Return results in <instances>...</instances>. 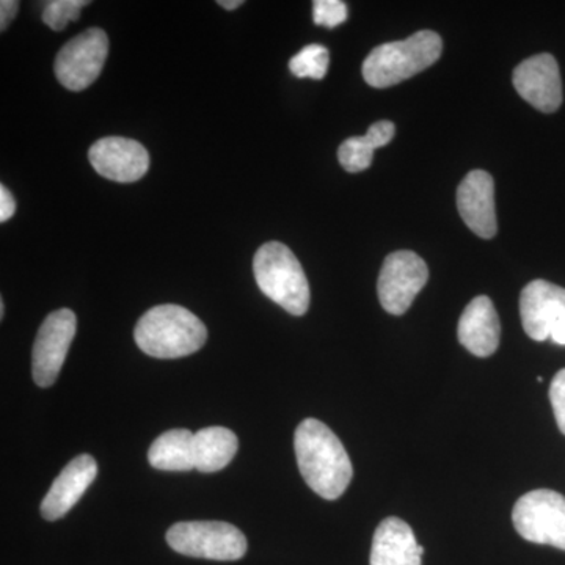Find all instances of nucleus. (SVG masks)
I'll return each mask as SVG.
<instances>
[{"instance_id":"11","label":"nucleus","mask_w":565,"mask_h":565,"mask_svg":"<svg viewBox=\"0 0 565 565\" xmlns=\"http://www.w3.org/2000/svg\"><path fill=\"white\" fill-rule=\"evenodd\" d=\"M93 169L115 182H136L150 169V154L139 141L104 137L88 151Z\"/></svg>"},{"instance_id":"26","label":"nucleus","mask_w":565,"mask_h":565,"mask_svg":"<svg viewBox=\"0 0 565 565\" xmlns=\"http://www.w3.org/2000/svg\"><path fill=\"white\" fill-rule=\"evenodd\" d=\"M550 340L555 344L565 345V316L553 323Z\"/></svg>"},{"instance_id":"18","label":"nucleus","mask_w":565,"mask_h":565,"mask_svg":"<svg viewBox=\"0 0 565 565\" xmlns=\"http://www.w3.org/2000/svg\"><path fill=\"white\" fill-rule=\"evenodd\" d=\"M394 134H396L394 122L382 120L374 122L367 129L366 136L351 137V139L344 140L338 150L341 167L349 173H360L370 169L374 151L388 145L393 140Z\"/></svg>"},{"instance_id":"13","label":"nucleus","mask_w":565,"mask_h":565,"mask_svg":"<svg viewBox=\"0 0 565 565\" xmlns=\"http://www.w3.org/2000/svg\"><path fill=\"white\" fill-rule=\"evenodd\" d=\"M523 329L534 341L550 338L553 323L565 316V289L545 280H534L520 296Z\"/></svg>"},{"instance_id":"3","label":"nucleus","mask_w":565,"mask_h":565,"mask_svg":"<svg viewBox=\"0 0 565 565\" xmlns=\"http://www.w3.org/2000/svg\"><path fill=\"white\" fill-rule=\"evenodd\" d=\"M444 41L433 31H419L404 41L381 44L363 62L371 87L388 88L429 68L440 58Z\"/></svg>"},{"instance_id":"14","label":"nucleus","mask_w":565,"mask_h":565,"mask_svg":"<svg viewBox=\"0 0 565 565\" xmlns=\"http://www.w3.org/2000/svg\"><path fill=\"white\" fill-rule=\"evenodd\" d=\"M98 476V463L90 455L74 457L62 473L52 482L50 492L41 503V515L47 522H55L68 514L77 504L85 490Z\"/></svg>"},{"instance_id":"2","label":"nucleus","mask_w":565,"mask_h":565,"mask_svg":"<svg viewBox=\"0 0 565 565\" xmlns=\"http://www.w3.org/2000/svg\"><path fill=\"white\" fill-rule=\"evenodd\" d=\"M134 340L141 352L154 359H181L203 348L207 329L188 308L159 305L141 316Z\"/></svg>"},{"instance_id":"15","label":"nucleus","mask_w":565,"mask_h":565,"mask_svg":"<svg viewBox=\"0 0 565 565\" xmlns=\"http://www.w3.org/2000/svg\"><path fill=\"white\" fill-rule=\"evenodd\" d=\"M500 318L492 300L479 296L465 308L457 327V338L468 352L476 356L493 355L500 345Z\"/></svg>"},{"instance_id":"4","label":"nucleus","mask_w":565,"mask_h":565,"mask_svg":"<svg viewBox=\"0 0 565 565\" xmlns=\"http://www.w3.org/2000/svg\"><path fill=\"white\" fill-rule=\"evenodd\" d=\"M253 273L264 296L289 315L303 316L310 307V285L302 264L285 244L267 243L256 252Z\"/></svg>"},{"instance_id":"25","label":"nucleus","mask_w":565,"mask_h":565,"mask_svg":"<svg viewBox=\"0 0 565 565\" xmlns=\"http://www.w3.org/2000/svg\"><path fill=\"white\" fill-rule=\"evenodd\" d=\"M18 10H20V2H17V0H2L0 2V29L2 31L9 28L10 22L17 17Z\"/></svg>"},{"instance_id":"24","label":"nucleus","mask_w":565,"mask_h":565,"mask_svg":"<svg viewBox=\"0 0 565 565\" xmlns=\"http://www.w3.org/2000/svg\"><path fill=\"white\" fill-rule=\"evenodd\" d=\"M17 212V202L6 185H0V222L10 221Z\"/></svg>"},{"instance_id":"6","label":"nucleus","mask_w":565,"mask_h":565,"mask_svg":"<svg viewBox=\"0 0 565 565\" xmlns=\"http://www.w3.org/2000/svg\"><path fill=\"white\" fill-rule=\"evenodd\" d=\"M516 533L527 542L552 545L565 552V497L555 490L539 489L523 494L514 505Z\"/></svg>"},{"instance_id":"23","label":"nucleus","mask_w":565,"mask_h":565,"mask_svg":"<svg viewBox=\"0 0 565 565\" xmlns=\"http://www.w3.org/2000/svg\"><path fill=\"white\" fill-rule=\"evenodd\" d=\"M550 403L555 412L557 427L565 435V370H561L553 377L550 385Z\"/></svg>"},{"instance_id":"22","label":"nucleus","mask_w":565,"mask_h":565,"mask_svg":"<svg viewBox=\"0 0 565 565\" xmlns=\"http://www.w3.org/2000/svg\"><path fill=\"white\" fill-rule=\"evenodd\" d=\"M348 20V6L341 0H315L313 21L316 25L333 29Z\"/></svg>"},{"instance_id":"5","label":"nucleus","mask_w":565,"mask_h":565,"mask_svg":"<svg viewBox=\"0 0 565 565\" xmlns=\"http://www.w3.org/2000/svg\"><path fill=\"white\" fill-rule=\"evenodd\" d=\"M167 544L180 555L211 561H237L247 553V539L226 522H180L167 531Z\"/></svg>"},{"instance_id":"27","label":"nucleus","mask_w":565,"mask_h":565,"mask_svg":"<svg viewBox=\"0 0 565 565\" xmlns=\"http://www.w3.org/2000/svg\"><path fill=\"white\" fill-rule=\"evenodd\" d=\"M243 3V0H218V6L223 7L225 10L239 9Z\"/></svg>"},{"instance_id":"9","label":"nucleus","mask_w":565,"mask_h":565,"mask_svg":"<svg viewBox=\"0 0 565 565\" xmlns=\"http://www.w3.org/2000/svg\"><path fill=\"white\" fill-rule=\"evenodd\" d=\"M76 329V315L68 308L52 311L41 323L32 351L33 381L41 388H50L57 381Z\"/></svg>"},{"instance_id":"28","label":"nucleus","mask_w":565,"mask_h":565,"mask_svg":"<svg viewBox=\"0 0 565 565\" xmlns=\"http://www.w3.org/2000/svg\"><path fill=\"white\" fill-rule=\"evenodd\" d=\"M6 315V305H3V300H0V316Z\"/></svg>"},{"instance_id":"7","label":"nucleus","mask_w":565,"mask_h":565,"mask_svg":"<svg viewBox=\"0 0 565 565\" xmlns=\"http://www.w3.org/2000/svg\"><path fill=\"white\" fill-rule=\"evenodd\" d=\"M109 54V39L102 29L74 36L55 57V77L71 92H82L98 79Z\"/></svg>"},{"instance_id":"12","label":"nucleus","mask_w":565,"mask_h":565,"mask_svg":"<svg viewBox=\"0 0 565 565\" xmlns=\"http://www.w3.org/2000/svg\"><path fill=\"white\" fill-rule=\"evenodd\" d=\"M457 210L471 232L482 239L493 237L498 230L493 178L484 170L468 173L457 189Z\"/></svg>"},{"instance_id":"1","label":"nucleus","mask_w":565,"mask_h":565,"mask_svg":"<svg viewBox=\"0 0 565 565\" xmlns=\"http://www.w3.org/2000/svg\"><path fill=\"white\" fill-rule=\"evenodd\" d=\"M297 465L308 487L323 500H338L352 481L353 468L340 438L326 424L305 419L294 435Z\"/></svg>"},{"instance_id":"20","label":"nucleus","mask_w":565,"mask_h":565,"mask_svg":"<svg viewBox=\"0 0 565 565\" xmlns=\"http://www.w3.org/2000/svg\"><path fill=\"white\" fill-rule=\"evenodd\" d=\"M330 54L321 44H308L299 54L294 55L289 62V70L299 79L321 81L329 70Z\"/></svg>"},{"instance_id":"10","label":"nucleus","mask_w":565,"mask_h":565,"mask_svg":"<svg viewBox=\"0 0 565 565\" xmlns=\"http://www.w3.org/2000/svg\"><path fill=\"white\" fill-rule=\"evenodd\" d=\"M512 82L519 95L544 114H553L563 104V81L552 54L533 55L520 63Z\"/></svg>"},{"instance_id":"16","label":"nucleus","mask_w":565,"mask_h":565,"mask_svg":"<svg viewBox=\"0 0 565 565\" xmlns=\"http://www.w3.org/2000/svg\"><path fill=\"white\" fill-rule=\"evenodd\" d=\"M424 548L414 530L397 516H388L375 530L370 565H422Z\"/></svg>"},{"instance_id":"21","label":"nucleus","mask_w":565,"mask_h":565,"mask_svg":"<svg viewBox=\"0 0 565 565\" xmlns=\"http://www.w3.org/2000/svg\"><path fill=\"white\" fill-rule=\"evenodd\" d=\"M88 0H52L43 10V22L52 31L61 32L71 21H77Z\"/></svg>"},{"instance_id":"17","label":"nucleus","mask_w":565,"mask_h":565,"mask_svg":"<svg viewBox=\"0 0 565 565\" xmlns=\"http://www.w3.org/2000/svg\"><path fill=\"white\" fill-rule=\"evenodd\" d=\"M239 448V440L226 427H204L193 434V462L202 473H215L226 467Z\"/></svg>"},{"instance_id":"8","label":"nucleus","mask_w":565,"mask_h":565,"mask_svg":"<svg viewBox=\"0 0 565 565\" xmlns=\"http://www.w3.org/2000/svg\"><path fill=\"white\" fill-rule=\"evenodd\" d=\"M429 280V269L415 252L399 250L386 256L377 292L382 307L390 315H404Z\"/></svg>"},{"instance_id":"19","label":"nucleus","mask_w":565,"mask_h":565,"mask_svg":"<svg viewBox=\"0 0 565 565\" xmlns=\"http://www.w3.org/2000/svg\"><path fill=\"white\" fill-rule=\"evenodd\" d=\"M148 460L156 470H193V434L188 429H172L159 435L148 451Z\"/></svg>"}]
</instances>
